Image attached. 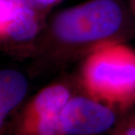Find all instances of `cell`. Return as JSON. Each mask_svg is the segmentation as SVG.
<instances>
[{"label":"cell","mask_w":135,"mask_h":135,"mask_svg":"<svg viewBox=\"0 0 135 135\" xmlns=\"http://www.w3.org/2000/svg\"><path fill=\"white\" fill-rule=\"evenodd\" d=\"M134 39L128 0H87L48 17L27 75L61 71L102 47Z\"/></svg>","instance_id":"1"},{"label":"cell","mask_w":135,"mask_h":135,"mask_svg":"<svg viewBox=\"0 0 135 135\" xmlns=\"http://www.w3.org/2000/svg\"><path fill=\"white\" fill-rule=\"evenodd\" d=\"M74 75L79 91L120 115L135 106V49L126 43L97 50L81 61Z\"/></svg>","instance_id":"2"},{"label":"cell","mask_w":135,"mask_h":135,"mask_svg":"<svg viewBox=\"0 0 135 135\" xmlns=\"http://www.w3.org/2000/svg\"><path fill=\"white\" fill-rule=\"evenodd\" d=\"M78 91L74 74H64L24 103L7 131L10 135H61L60 114Z\"/></svg>","instance_id":"3"},{"label":"cell","mask_w":135,"mask_h":135,"mask_svg":"<svg viewBox=\"0 0 135 135\" xmlns=\"http://www.w3.org/2000/svg\"><path fill=\"white\" fill-rule=\"evenodd\" d=\"M49 16L29 0H0V48L15 61H31Z\"/></svg>","instance_id":"4"},{"label":"cell","mask_w":135,"mask_h":135,"mask_svg":"<svg viewBox=\"0 0 135 135\" xmlns=\"http://www.w3.org/2000/svg\"><path fill=\"white\" fill-rule=\"evenodd\" d=\"M120 114L113 108L78 91L61 110V135H101L118 122Z\"/></svg>","instance_id":"5"},{"label":"cell","mask_w":135,"mask_h":135,"mask_svg":"<svg viewBox=\"0 0 135 135\" xmlns=\"http://www.w3.org/2000/svg\"><path fill=\"white\" fill-rule=\"evenodd\" d=\"M29 83L25 74L7 68L0 71V135H5L10 118L16 115L26 100Z\"/></svg>","instance_id":"6"},{"label":"cell","mask_w":135,"mask_h":135,"mask_svg":"<svg viewBox=\"0 0 135 135\" xmlns=\"http://www.w3.org/2000/svg\"><path fill=\"white\" fill-rule=\"evenodd\" d=\"M109 135H135V112L121 114L118 122L108 133Z\"/></svg>","instance_id":"7"},{"label":"cell","mask_w":135,"mask_h":135,"mask_svg":"<svg viewBox=\"0 0 135 135\" xmlns=\"http://www.w3.org/2000/svg\"><path fill=\"white\" fill-rule=\"evenodd\" d=\"M63 0H29L31 4L43 14L49 16L52 10Z\"/></svg>","instance_id":"8"},{"label":"cell","mask_w":135,"mask_h":135,"mask_svg":"<svg viewBox=\"0 0 135 135\" xmlns=\"http://www.w3.org/2000/svg\"><path fill=\"white\" fill-rule=\"evenodd\" d=\"M128 5L132 14H133L135 20V0H128Z\"/></svg>","instance_id":"9"}]
</instances>
